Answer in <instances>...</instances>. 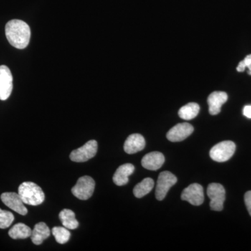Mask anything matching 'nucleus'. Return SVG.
Returning a JSON list of instances; mask_svg holds the SVG:
<instances>
[{
  "instance_id": "nucleus-1",
  "label": "nucleus",
  "mask_w": 251,
  "mask_h": 251,
  "mask_svg": "<svg viewBox=\"0 0 251 251\" xmlns=\"http://www.w3.org/2000/svg\"><path fill=\"white\" fill-rule=\"evenodd\" d=\"M5 33L9 44L18 49H25L30 41V27L21 20H11L8 22Z\"/></svg>"
},
{
  "instance_id": "nucleus-2",
  "label": "nucleus",
  "mask_w": 251,
  "mask_h": 251,
  "mask_svg": "<svg viewBox=\"0 0 251 251\" xmlns=\"http://www.w3.org/2000/svg\"><path fill=\"white\" fill-rule=\"evenodd\" d=\"M18 194L23 202L29 205H39L45 201V194L40 186L29 181L23 182L20 185Z\"/></svg>"
},
{
  "instance_id": "nucleus-3",
  "label": "nucleus",
  "mask_w": 251,
  "mask_h": 251,
  "mask_svg": "<svg viewBox=\"0 0 251 251\" xmlns=\"http://www.w3.org/2000/svg\"><path fill=\"white\" fill-rule=\"evenodd\" d=\"M235 150L236 145L233 142H221L211 149L209 155L211 159L222 163L230 159L233 156Z\"/></svg>"
},
{
  "instance_id": "nucleus-4",
  "label": "nucleus",
  "mask_w": 251,
  "mask_h": 251,
  "mask_svg": "<svg viewBox=\"0 0 251 251\" xmlns=\"http://www.w3.org/2000/svg\"><path fill=\"white\" fill-rule=\"evenodd\" d=\"M94 188V180L90 176H83L77 180L76 184L72 188V192L78 199L87 201L92 197Z\"/></svg>"
},
{
  "instance_id": "nucleus-5",
  "label": "nucleus",
  "mask_w": 251,
  "mask_h": 251,
  "mask_svg": "<svg viewBox=\"0 0 251 251\" xmlns=\"http://www.w3.org/2000/svg\"><path fill=\"white\" fill-rule=\"evenodd\" d=\"M177 181V178L171 172L165 171L160 173L157 181L156 193V199L163 201L166 198L167 193Z\"/></svg>"
},
{
  "instance_id": "nucleus-6",
  "label": "nucleus",
  "mask_w": 251,
  "mask_h": 251,
  "mask_svg": "<svg viewBox=\"0 0 251 251\" xmlns=\"http://www.w3.org/2000/svg\"><path fill=\"white\" fill-rule=\"evenodd\" d=\"M207 196L210 199V207L212 210L221 211L224 209L226 200V190L222 185L212 183L208 186Z\"/></svg>"
},
{
  "instance_id": "nucleus-7",
  "label": "nucleus",
  "mask_w": 251,
  "mask_h": 251,
  "mask_svg": "<svg viewBox=\"0 0 251 251\" xmlns=\"http://www.w3.org/2000/svg\"><path fill=\"white\" fill-rule=\"evenodd\" d=\"M98 150V143L96 140H90L86 143L83 146L74 150L70 154V158L72 161L77 163L85 162L96 156Z\"/></svg>"
},
{
  "instance_id": "nucleus-8",
  "label": "nucleus",
  "mask_w": 251,
  "mask_h": 251,
  "mask_svg": "<svg viewBox=\"0 0 251 251\" xmlns=\"http://www.w3.org/2000/svg\"><path fill=\"white\" fill-rule=\"evenodd\" d=\"M181 200L194 206H200L204 202L203 187L198 184H192L185 188L181 193Z\"/></svg>"
},
{
  "instance_id": "nucleus-9",
  "label": "nucleus",
  "mask_w": 251,
  "mask_h": 251,
  "mask_svg": "<svg viewBox=\"0 0 251 251\" xmlns=\"http://www.w3.org/2000/svg\"><path fill=\"white\" fill-rule=\"evenodd\" d=\"M13 90V76L9 68L0 66V100H6Z\"/></svg>"
},
{
  "instance_id": "nucleus-10",
  "label": "nucleus",
  "mask_w": 251,
  "mask_h": 251,
  "mask_svg": "<svg viewBox=\"0 0 251 251\" xmlns=\"http://www.w3.org/2000/svg\"><path fill=\"white\" fill-rule=\"evenodd\" d=\"M1 200L5 205L12 209L18 214L25 216L27 214V208L25 206L21 196L16 193H4L1 194Z\"/></svg>"
},
{
  "instance_id": "nucleus-11",
  "label": "nucleus",
  "mask_w": 251,
  "mask_h": 251,
  "mask_svg": "<svg viewBox=\"0 0 251 251\" xmlns=\"http://www.w3.org/2000/svg\"><path fill=\"white\" fill-rule=\"evenodd\" d=\"M194 130L192 125L188 123L178 124L167 133V138L171 142H181L190 136Z\"/></svg>"
},
{
  "instance_id": "nucleus-12",
  "label": "nucleus",
  "mask_w": 251,
  "mask_h": 251,
  "mask_svg": "<svg viewBox=\"0 0 251 251\" xmlns=\"http://www.w3.org/2000/svg\"><path fill=\"white\" fill-rule=\"evenodd\" d=\"M227 94L224 92H214L207 99L209 104V111L211 115H216L220 113L221 107L227 100Z\"/></svg>"
},
{
  "instance_id": "nucleus-13",
  "label": "nucleus",
  "mask_w": 251,
  "mask_h": 251,
  "mask_svg": "<svg viewBox=\"0 0 251 251\" xmlns=\"http://www.w3.org/2000/svg\"><path fill=\"white\" fill-rule=\"evenodd\" d=\"M165 162V157L163 153L153 151L145 155L142 159V166L145 169L150 171H157L161 168Z\"/></svg>"
},
{
  "instance_id": "nucleus-14",
  "label": "nucleus",
  "mask_w": 251,
  "mask_h": 251,
  "mask_svg": "<svg viewBox=\"0 0 251 251\" xmlns=\"http://www.w3.org/2000/svg\"><path fill=\"white\" fill-rule=\"evenodd\" d=\"M145 144V140L143 135L135 133L128 137L125 141L124 149L126 153L133 154L144 150Z\"/></svg>"
},
{
  "instance_id": "nucleus-15",
  "label": "nucleus",
  "mask_w": 251,
  "mask_h": 251,
  "mask_svg": "<svg viewBox=\"0 0 251 251\" xmlns=\"http://www.w3.org/2000/svg\"><path fill=\"white\" fill-rule=\"evenodd\" d=\"M134 171V166L130 163L122 165L121 166L117 168L116 172L114 174L113 178H112L114 183L119 186H125L128 184V176L133 174Z\"/></svg>"
},
{
  "instance_id": "nucleus-16",
  "label": "nucleus",
  "mask_w": 251,
  "mask_h": 251,
  "mask_svg": "<svg viewBox=\"0 0 251 251\" xmlns=\"http://www.w3.org/2000/svg\"><path fill=\"white\" fill-rule=\"evenodd\" d=\"M50 235V231L47 225L44 222L36 224L31 232V242L35 245H40L44 240L48 239Z\"/></svg>"
},
{
  "instance_id": "nucleus-17",
  "label": "nucleus",
  "mask_w": 251,
  "mask_h": 251,
  "mask_svg": "<svg viewBox=\"0 0 251 251\" xmlns=\"http://www.w3.org/2000/svg\"><path fill=\"white\" fill-rule=\"evenodd\" d=\"M31 230L29 226L25 224H17L13 226L9 231V235L10 237L14 239H23L30 237L31 235Z\"/></svg>"
},
{
  "instance_id": "nucleus-18",
  "label": "nucleus",
  "mask_w": 251,
  "mask_h": 251,
  "mask_svg": "<svg viewBox=\"0 0 251 251\" xmlns=\"http://www.w3.org/2000/svg\"><path fill=\"white\" fill-rule=\"evenodd\" d=\"M59 219L64 227L69 229H75L78 227L79 224L75 219V213L70 209H63L59 213Z\"/></svg>"
},
{
  "instance_id": "nucleus-19",
  "label": "nucleus",
  "mask_w": 251,
  "mask_h": 251,
  "mask_svg": "<svg viewBox=\"0 0 251 251\" xmlns=\"http://www.w3.org/2000/svg\"><path fill=\"white\" fill-rule=\"evenodd\" d=\"M154 186V181L151 178H145L133 188V194L137 198H141L148 195Z\"/></svg>"
},
{
  "instance_id": "nucleus-20",
  "label": "nucleus",
  "mask_w": 251,
  "mask_h": 251,
  "mask_svg": "<svg viewBox=\"0 0 251 251\" xmlns=\"http://www.w3.org/2000/svg\"><path fill=\"white\" fill-rule=\"evenodd\" d=\"M200 112V106L198 103H189L181 107L179 110V116L184 120H191L197 117Z\"/></svg>"
},
{
  "instance_id": "nucleus-21",
  "label": "nucleus",
  "mask_w": 251,
  "mask_h": 251,
  "mask_svg": "<svg viewBox=\"0 0 251 251\" xmlns=\"http://www.w3.org/2000/svg\"><path fill=\"white\" fill-rule=\"evenodd\" d=\"M52 234L57 243L64 244L69 242L71 237V233L65 227H54L52 229Z\"/></svg>"
},
{
  "instance_id": "nucleus-22",
  "label": "nucleus",
  "mask_w": 251,
  "mask_h": 251,
  "mask_svg": "<svg viewBox=\"0 0 251 251\" xmlns=\"http://www.w3.org/2000/svg\"><path fill=\"white\" fill-rule=\"evenodd\" d=\"M14 221V216L12 213L0 209V228H7Z\"/></svg>"
},
{
  "instance_id": "nucleus-23",
  "label": "nucleus",
  "mask_w": 251,
  "mask_h": 251,
  "mask_svg": "<svg viewBox=\"0 0 251 251\" xmlns=\"http://www.w3.org/2000/svg\"><path fill=\"white\" fill-rule=\"evenodd\" d=\"M244 201H245L246 206H247L249 214L251 216V191H248L244 196Z\"/></svg>"
},
{
  "instance_id": "nucleus-24",
  "label": "nucleus",
  "mask_w": 251,
  "mask_h": 251,
  "mask_svg": "<svg viewBox=\"0 0 251 251\" xmlns=\"http://www.w3.org/2000/svg\"><path fill=\"white\" fill-rule=\"evenodd\" d=\"M243 61H244V64H245L246 68L249 69L248 74L251 75V54L247 55Z\"/></svg>"
},
{
  "instance_id": "nucleus-25",
  "label": "nucleus",
  "mask_w": 251,
  "mask_h": 251,
  "mask_svg": "<svg viewBox=\"0 0 251 251\" xmlns=\"http://www.w3.org/2000/svg\"><path fill=\"white\" fill-rule=\"evenodd\" d=\"M243 113L247 118L251 119V105H246L243 110Z\"/></svg>"
},
{
  "instance_id": "nucleus-26",
  "label": "nucleus",
  "mask_w": 251,
  "mask_h": 251,
  "mask_svg": "<svg viewBox=\"0 0 251 251\" xmlns=\"http://www.w3.org/2000/svg\"><path fill=\"white\" fill-rule=\"evenodd\" d=\"M246 66L245 64H244V61H242V62H239V65L237 68V72H243L245 71Z\"/></svg>"
}]
</instances>
